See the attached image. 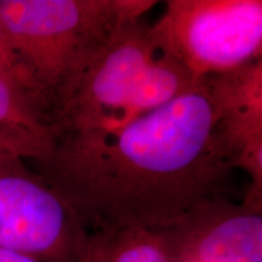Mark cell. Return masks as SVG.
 Returning a JSON list of instances; mask_svg holds the SVG:
<instances>
[{
  "mask_svg": "<svg viewBox=\"0 0 262 262\" xmlns=\"http://www.w3.org/2000/svg\"><path fill=\"white\" fill-rule=\"evenodd\" d=\"M0 262H42L38 258L29 256L19 251L10 250V249L0 247Z\"/></svg>",
  "mask_w": 262,
  "mask_h": 262,
  "instance_id": "7c38bea8",
  "label": "cell"
},
{
  "mask_svg": "<svg viewBox=\"0 0 262 262\" xmlns=\"http://www.w3.org/2000/svg\"><path fill=\"white\" fill-rule=\"evenodd\" d=\"M0 80L4 81L26 102L31 104L51 125V108L47 97L24 61L12 48L0 22Z\"/></svg>",
  "mask_w": 262,
  "mask_h": 262,
  "instance_id": "30bf717a",
  "label": "cell"
},
{
  "mask_svg": "<svg viewBox=\"0 0 262 262\" xmlns=\"http://www.w3.org/2000/svg\"><path fill=\"white\" fill-rule=\"evenodd\" d=\"M49 150L50 147L0 129V156L12 155L38 162L47 157Z\"/></svg>",
  "mask_w": 262,
  "mask_h": 262,
  "instance_id": "8fae6325",
  "label": "cell"
},
{
  "mask_svg": "<svg viewBox=\"0 0 262 262\" xmlns=\"http://www.w3.org/2000/svg\"><path fill=\"white\" fill-rule=\"evenodd\" d=\"M209 86L116 129L52 140L37 171L90 231H163L206 203L233 169Z\"/></svg>",
  "mask_w": 262,
  "mask_h": 262,
  "instance_id": "6da1fadb",
  "label": "cell"
},
{
  "mask_svg": "<svg viewBox=\"0 0 262 262\" xmlns=\"http://www.w3.org/2000/svg\"><path fill=\"white\" fill-rule=\"evenodd\" d=\"M165 48L198 79L260 60L261 0H170L153 26Z\"/></svg>",
  "mask_w": 262,
  "mask_h": 262,
  "instance_id": "277c9868",
  "label": "cell"
},
{
  "mask_svg": "<svg viewBox=\"0 0 262 262\" xmlns=\"http://www.w3.org/2000/svg\"><path fill=\"white\" fill-rule=\"evenodd\" d=\"M0 129L51 147L50 124L19 95L0 80Z\"/></svg>",
  "mask_w": 262,
  "mask_h": 262,
  "instance_id": "9c48e42d",
  "label": "cell"
},
{
  "mask_svg": "<svg viewBox=\"0 0 262 262\" xmlns=\"http://www.w3.org/2000/svg\"><path fill=\"white\" fill-rule=\"evenodd\" d=\"M149 0H0V22L51 108V124L123 24Z\"/></svg>",
  "mask_w": 262,
  "mask_h": 262,
  "instance_id": "7a4b0ae2",
  "label": "cell"
},
{
  "mask_svg": "<svg viewBox=\"0 0 262 262\" xmlns=\"http://www.w3.org/2000/svg\"><path fill=\"white\" fill-rule=\"evenodd\" d=\"M220 113V133L233 168L247 171L262 192V61L205 78Z\"/></svg>",
  "mask_w": 262,
  "mask_h": 262,
  "instance_id": "52a82bcc",
  "label": "cell"
},
{
  "mask_svg": "<svg viewBox=\"0 0 262 262\" xmlns=\"http://www.w3.org/2000/svg\"><path fill=\"white\" fill-rule=\"evenodd\" d=\"M198 79L141 18L126 21L98 54L52 122L54 139L116 129L195 86Z\"/></svg>",
  "mask_w": 262,
  "mask_h": 262,
  "instance_id": "3957f363",
  "label": "cell"
},
{
  "mask_svg": "<svg viewBox=\"0 0 262 262\" xmlns=\"http://www.w3.org/2000/svg\"><path fill=\"white\" fill-rule=\"evenodd\" d=\"M159 232L179 262H262L261 196L241 205L215 199Z\"/></svg>",
  "mask_w": 262,
  "mask_h": 262,
  "instance_id": "8992f818",
  "label": "cell"
},
{
  "mask_svg": "<svg viewBox=\"0 0 262 262\" xmlns=\"http://www.w3.org/2000/svg\"><path fill=\"white\" fill-rule=\"evenodd\" d=\"M80 262H179L159 231L119 228L90 231Z\"/></svg>",
  "mask_w": 262,
  "mask_h": 262,
  "instance_id": "ba28073f",
  "label": "cell"
},
{
  "mask_svg": "<svg viewBox=\"0 0 262 262\" xmlns=\"http://www.w3.org/2000/svg\"><path fill=\"white\" fill-rule=\"evenodd\" d=\"M26 160L0 156V247L42 262H80L89 232Z\"/></svg>",
  "mask_w": 262,
  "mask_h": 262,
  "instance_id": "5b68a950",
  "label": "cell"
}]
</instances>
